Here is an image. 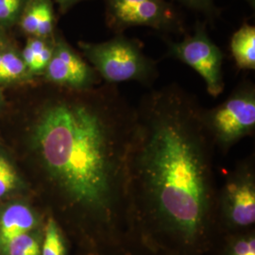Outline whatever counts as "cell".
<instances>
[{
  "mask_svg": "<svg viewBox=\"0 0 255 255\" xmlns=\"http://www.w3.org/2000/svg\"><path fill=\"white\" fill-rule=\"evenodd\" d=\"M199 99L177 82L135 107L128 155V234L165 255H208L217 239L216 146Z\"/></svg>",
  "mask_w": 255,
  "mask_h": 255,
  "instance_id": "1",
  "label": "cell"
},
{
  "mask_svg": "<svg viewBox=\"0 0 255 255\" xmlns=\"http://www.w3.org/2000/svg\"><path fill=\"white\" fill-rule=\"evenodd\" d=\"M73 91L46 103L32 137L48 184L72 212L85 248L128 234V155L135 107L116 84Z\"/></svg>",
  "mask_w": 255,
  "mask_h": 255,
  "instance_id": "2",
  "label": "cell"
},
{
  "mask_svg": "<svg viewBox=\"0 0 255 255\" xmlns=\"http://www.w3.org/2000/svg\"><path fill=\"white\" fill-rule=\"evenodd\" d=\"M82 52L104 83L136 82L151 87L159 77L158 63L146 56L143 44L124 33L101 43H80Z\"/></svg>",
  "mask_w": 255,
  "mask_h": 255,
  "instance_id": "3",
  "label": "cell"
},
{
  "mask_svg": "<svg viewBox=\"0 0 255 255\" xmlns=\"http://www.w3.org/2000/svg\"><path fill=\"white\" fill-rule=\"evenodd\" d=\"M255 224V157L250 156L229 171L223 185L218 189L217 238L253 230Z\"/></svg>",
  "mask_w": 255,
  "mask_h": 255,
  "instance_id": "4",
  "label": "cell"
},
{
  "mask_svg": "<svg viewBox=\"0 0 255 255\" xmlns=\"http://www.w3.org/2000/svg\"><path fill=\"white\" fill-rule=\"evenodd\" d=\"M202 119L216 149L227 154L243 138L255 129V86L243 81L217 107L203 109Z\"/></svg>",
  "mask_w": 255,
  "mask_h": 255,
  "instance_id": "5",
  "label": "cell"
},
{
  "mask_svg": "<svg viewBox=\"0 0 255 255\" xmlns=\"http://www.w3.org/2000/svg\"><path fill=\"white\" fill-rule=\"evenodd\" d=\"M105 23L115 34L128 27H150L163 36L186 35L181 12L166 0H104Z\"/></svg>",
  "mask_w": 255,
  "mask_h": 255,
  "instance_id": "6",
  "label": "cell"
},
{
  "mask_svg": "<svg viewBox=\"0 0 255 255\" xmlns=\"http://www.w3.org/2000/svg\"><path fill=\"white\" fill-rule=\"evenodd\" d=\"M166 56L193 68L202 78L210 96L221 95L225 82L223 78L224 55L210 38L206 23L198 21L192 34H186L180 42L163 36Z\"/></svg>",
  "mask_w": 255,
  "mask_h": 255,
  "instance_id": "7",
  "label": "cell"
},
{
  "mask_svg": "<svg viewBox=\"0 0 255 255\" xmlns=\"http://www.w3.org/2000/svg\"><path fill=\"white\" fill-rule=\"evenodd\" d=\"M47 80L60 87L83 90L102 81L99 74L76 53L63 39L54 44L53 55L46 66Z\"/></svg>",
  "mask_w": 255,
  "mask_h": 255,
  "instance_id": "8",
  "label": "cell"
},
{
  "mask_svg": "<svg viewBox=\"0 0 255 255\" xmlns=\"http://www.w3.org/2000/svg\"><path fill=\"white\" fill-rule=\"evenodd\" d=\"M38 225L34 212L26 205L14 203L5 208L0 214V252L12 238L35 231Z\"/></svg>",
  "mask_w": 255,
  "mask_h": 255,
  "instance_id": "9",
  "label": "cell"
},
{
  "mask_svg": "<svg viewBox=\"0 0 255 255\" xmlns=\"http://www.w3.org/2000/svg\"><path fill=\"white\" fill-rule=\"evenodd\" d=\"M54 12L49 0H35L22 20L23 29L30 35L46 39L54 30Z\"/></svg>",
  "mask_w": 255,
  "mask_h": 255,
  "instance_id": "10",
  "label": "cell"
},
{
  "mask_svg": "<svg viewBox=\"0 0 255 255\" xmlns=\"http://www.w3.org/2000/svg\"><path fill=\"white\" fill-rule=\"evenodd\" d=\"M230 48L237 68L244 71L255 69V27L243 23L232 35Z\"/></svg>",
  "mask_w": 255,
  "mask_h": 255,
  "instance_id": "11",
  "label": "cell"
},
{
  "mask_svg": "<svg viewBox=\"0 0 255 255\" xmlns=\"http://www.w3.org/2000/svg\"><path fill=\"white\" fill-rule=\"evenodd\" d=\"M83 249L82 255H165L129 234L112 242Z\"/></svg>",
  "mask_w": 255,
  "mask_h": 255,
  "instance_id": "12",
  "label": "cell"
},
{
  "mask_svg": "<svg viewBox=\"0 0 255 255\" xmlns=\"http://www.w3.org/2000/svg\"><path fill=\"white\" fill-rule=\"evenodd\" d=\"M211 255H255V229L219 236Z\"/></svg>",
  "mask_w": 255,
  "mask_h": 255,
  "instance_id": "13",
  "label": "cell"
},
{
  "mask_svg": "<svg viewBox=\"0 0 255 255\" xmlns=\"http://www.w3.org/2000/svg\"><path fill=\"white\" fill-rule=\"evenodd\" d=\"M41 255H67V242L60 223L49 216L43 230Z\"/></svg>",
  "mask_w": 255,
  "mask_h": 255,
  "instance_id": "14",
  "label": "cell"
},
{
  "mask_svg": "<svg viewBox=\"0 0 255 255\" xmlns=\"http://www.w3.org/2000/svg\"><path fill=\"white\" fill-rule=\"evenodd\" d=\"M43 231H32L12 238L2 251L3 255H41Z\"/></svg>",
  "mask_w": 255,
  "mask_h": 255,
  "instance_id": "15",
  "label": "cell"
},
{
  "mask_svg": "<svg viewBox=\"0 0 255 255\" xmlns=\"http://www.w3.org/2000/svg\"><path fill=\"white\" fill-rule=\"evenodd\" d=\"M26 71V65L17 55L12 52L0 53V82L15 81Z\"/></svg>",
  "mask_w": 255,
  "mask_h": 255,
  "instance_id": "16",
  "label": "cell"
},
{
  "mask_svg": "<svg viewBox=\"0 0 255 255\" xmlns=\"http://www.w3.org/2000/svg\"><path fill=\"white\" fill-rule=\"evenodd\" d=\"M27 45L30 46L34 54V65L32 72L38 73L46 70L47 64H49L52 55L53 48L45 39L42 38H31L27 40Z\"/></svg>",
  "mask_w": 255,
  "mask_h": 255,
  "instance_id": "17",
  "label": "cell"
},
{
  "mask_svg": "<svg viewBox=\"0 0 255 255\" xmlns=\"http://www.w3.org/2000/svg\"><path fill=\"white\" fill-rule=\"evenodd\" d=\"M187 9L198 12L205 17V23L214 26L220 17V9L216 5L215 0H174Z\"/></svg>",
  "mask_w": 255,
  "mask_h": 255,
  "instance_id": "18",
  "label": "cell"
},
{
  "mask_svg": "<svg viewBox=\"0 0 255 255\" xmlns=\"http://www.w3.org/2000/svg\"><path fill=\"white\" fill-rule=\"evenodd\" d=\"M16 184V171L9 161L0 155V198L14 189Z\"/></svg>",
  "mask_w": 255,
  "mask_h": 255,
  "instance_id": "19",
  "label": "cell"
},
{
  "mask_svg": "<svg viewBox=\"0 0 255 255\" xmlns=\"http://www.w3.org/2000/svg\"><path fill=\"white\" fill-rule=\"evenodd\" d=\"M22 0H0V21L10 22L16 17Z\"/></svg>",
  "mask_w": 255,
  "mask_h": 255,
  "instance_id": "20",
  "label": "cell"
},
{
  "mask_svg": "<svg viewBox=\"0 0 255 255\" xmlns=\"http://www.w3.org/2000/svg\"><path fill=\"white\" fill-rule=\"evenodd\" d=\"M56 2H58L61 6V8L63 9H68L69 7H71L74 4L82 1V0H55Z\"/></svg>",
  "mask_w": 255,
  "mask_h": 255,
  "instance_id": "21",
  "label": "cell"
},
{
  "mask_svg": "<svg viewBox=\"0 0 255 255\" xmlns=\"http://www.w3.org/2000/svg\"><path fill=\"white\" fill-rule=\"evenodd\" d=\"M247 4L255 10V0H244Z\"/></svg>",
  "mask_w": 255,
  "mask_h": 255,
  "instance_id": "22",
  "label": "cell"
},
{
  "mask_svg": "<svg viewBox=\"0 0 255 255\" xmlns=\"http://www.w3.org/2000/svg\"><path fill=\"white\" fill-rule=\"evenodd\" d=\"M0 255H1V254H0Z\"/></svg>",
  "mask_w": 255,
  "mask_h": 255,
  "instance_id": "23",
  "label": "cell"
}]
</instances>
